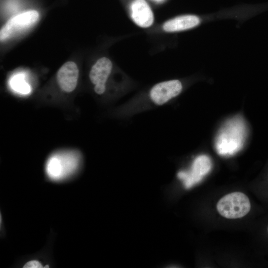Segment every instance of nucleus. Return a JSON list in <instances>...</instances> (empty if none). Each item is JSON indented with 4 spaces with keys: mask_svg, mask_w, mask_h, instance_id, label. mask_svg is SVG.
I'll return each mask as SVG.
<instances>
[{
    "mask_svg": "<svg viewBox=\"0 0 268 268\" xmlns=\"http://www.w3.org/2000/svg\"><path fill=\"white\" fill-rule=\"evenodd\" d=\"M247 135L245 121L241 116H235L227 120L219 129L215 139V149L220 155H233L242 149Z\"/></svg>",
    "mask_w": 268,
    "mask_h": 268,
    "instance_id": "1",
    "label": "nucleus"
},
{
    "mask_svg": "<svg viewBox=\"0 0 268 268\" xmlns=\"http://www.w3.org/2000/svg\"><path fill=\"white\" fill-rule=\"evenodd\" d=\"M216 208L223 217L236 219L243 217L248 213L251 209V204L245 194L236 192L221 198L217 203Z\"/></svg>",
    "mask_w": 268,
    "mask_h": 268,
    "instance_id": "2",
    "label": "nucleus"
},
{
    "mask_svg": "<svg viewBox=\"0 0 268 268\" xmlns=\"http://www.w3.org/2000/svg\"><path fill=\"white\" fill-rule=\"evenodd\" d=\"M78 163L77 157L72 154L53 156L47 162L46 171L51 179L59 180L72 173Z\"/></svg>",
    "mask_w": 268,
    "mask_h": 268,
    "instance_id": "3",
    "label": "nucleus"
},
{
    "mask_svg": "<svg viewBox=\"0 0 268 268\" xmlns=\"http://www.w3.org/2000/svg\"><path fill=\"white\" fill-rule=\"evenodd\" d=\"M211 167L210 158L206 155H200L194 159L190 169L179 172L178 177L183 181L185 188L189 189L200 182Z\"/></svg>",
    "mask_w": 268,
    "mask_h": 268,
    "instance_id": "4",
    "label": "nucleus"
},
{
    "mask_svg": "<svg viewBox=\"0 0 268 268\" xmlns=\"http://www.w3.org/2000/svg\"><path fill=\"white\" fill-rule=\"evenodd\" d=\"M39 13L36 10H30L20 13L9 19L1 29V41L24 30L32 26L39 18Z\"/></svg>",
    "mask_w": 268,
    "mask_h": 268,
    "instance_id": "5",
    "label": "nucleus"
},
{
    "mask_svg": "<svg viewBox=\"0 0 268 268\" xmlns=\"http://www.w3.org/2000/svg\"><path fill=\"white\" fill-rule=\"evenodd\" d=\"M182 85L178 80L166 81L155 85L150 91L152 101L158 105H163L181 92Z\"/></svg>",
    "mask_w": 268,
    "mask_h": 268,
    "instance_id": "6",
    "label": "nucleus"
},
{
    "mask_svg": "<svg viewBox=\"0 0 268 268\" xmlns=\"http://www.w3.org/2000/svg\"><path fill=\"white\" fill-rule=\"evenodd\" d=\"M112 68V62L106 57L99 59L92 66L89 73V78L95 85L94 91L97 94H102L105 92V83Z\"/></svg>",
    "mask_w": 268,
    "mask_h": 268,
    "instance_id": "7",
    "label": "nucleus"
},
{
    "mask_svg": "<svg viewBox=\"0 0 268 268\" xmlns=\"http://www.w3.org/2000/svg\"><path fill=\"white\" fill-rule=\"evenodd\" d=\"M78 69L76 64L69 61L65 63L59 69L57 79L61 89L66 92L73 91L77 83Z\"/></svg>",
    "mask_w": 268,
    "mask_h": 268,
    "instance_id": "8",
    "label": "nucleus"
},
{
    "mask_svg": "<svg viewBox=\"0 0 268 268\" xmlns=\"http://www.w3.org/2000/svg\"><path fill=\"white\" fill-rule=\"evenodd\" d=\"M131 15L134 22L141 27H148L153 22V12L145 0L133 1L131 4Z\"/></svg>",
    "mask_w": 268,
    "mask_h": 268,
    "instance_id": "9",
    "label": "nucleus"
},
{
    "mask_svg": "<svg viewBox=\"0 0 268 268\" xmlns=\"http://www.w3.org/2000/svg\"><path fill=\"white\" fill-rule=\"evenodd\" d=\"M200 22V18L196 15H184L166 21L162 28L168 32L180 31L192 28L198 25Z\"/></svg>",
    "mask_w": 268,
    "mask_h": 268,
    "instance_id": "10",
    "label": "nucleus"
},
{
    "mask_svg": "<svg viewBox=\"0 0 268 268\" xmlns=\"http://www.w3.org/2000/svg\"><path fill=\"white\" fill-rule=\"evenodd\" d=\"M11 87L16 91L21 94H28L30 92V85L25 81L23 74L13 76L10 81Z\"/></svg>",
    "mask_w": 268,
    "mask_h": 268,
    "instance_id": "11",
    "label": "nucleus"
},
{
    "mask_svg": "<svg viewBox=\"0 0 268 268\" xmlns=\"http://www.w3.org/2000/svg\"><path fill=\"white\" fill-rule=\"evenodd\" d=\"M24 268H43L42 265L38 261L32 260L28 262L23 266Z\"/></svg>",
    "mask_w": 268,
    "mask_h": 268,
    "instance_id": "12",
    "label": "nucleus"
},
{
    "mask_svg": "<svg viewBox=\"0 0 268 268\" xmlns=\"http://www.w3.org/2000/svg\"><path fill=\"white\" fill-rule=\"evenodd\" d=\"M49 267L48 265H47V266H46L45 267H44V268H49Z\"/></svg>",
    "mask_w": 268,
    "mask_h": 268,
    "instance_id": "13",
    "label": "nucleus"
},
{
    "mask_svg": "<svg viewBox=\"0 0 268 268\" xmlns=\"http://www.w3.org/2000/svg\"><path fill=\"white\" fill-rule=\"evenodd\" d=\"M154 0L159 1H161V0Z\"/></svg>",
    "mask_w": 268,
    "mask_h": 268,
    "instance_id": "14",
    "label": "nucleus"
}]
</instances>
